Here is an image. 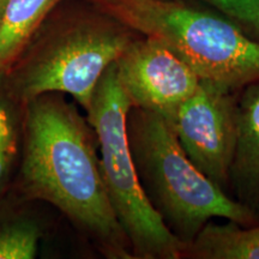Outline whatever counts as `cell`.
Listing matches in <instances>:
<instances>
[{"mask_svg":"<svg viewBox=\"0 0 259 259\" xmlns=\"http://www.w3.org/2000/svg\"><path fill=\"white\" fill-rule=\"evenodd\" d=\"M131 100L122 88L115 63L97 84L87 119L95 131L107 193L131 246L134 258L179 259L184 246L151 206L139 183L127 139Z\"/></svg>","mask_w":259,"mask_h":259,"instance_id":"cell-4","label":"cell"},{"mask_svg":"<svg viewBox=\"0 0 259 259\" xmlns=\"http://www.w3.org/2000/svg\"><path fill=\"white\" fill-rule=\"evenodd\" d=\"M24 103L0 78V196L8 186L12 170L22 153L24 124Z\"/></svg>","mask_w":259,"mask_h":259,"instance_id":"cell-11","label":"cell"},{"mask_svg":"<svg viewBox=\"0 0 259 259\" xmlns=\"http://www.w3.org/2000/svg\"><path fill=\"white\" fill-rule=\"evenodd\" d=\"M239 92L226 84L200 79L198 88L170 121L194 166L227 193L238 142Z\"/></svg>","mask_w":259,"mask_h":259,"instance_id":"cell-6","label":"cell"},{"mask_svg":"<svg viewBox=\"0 0 259 259\" xmlns=\"http://www.w3.org/2000/svg\"><path fill=\"white\" fill-rule=\"evenodd\" d=\"M101 14L151 37L200 79L241 90L259 80V40L226 16L178 0H88Z\"/></svg>","mask_w":259,"mask_h":259,"instance_id":"cell-3","label":"cell"},{"mask_svg":"<svg viewBox=\"0 0 259 259\" xmlns=\"http://www.w3.org/2000/svg\"><path fill=\"white\" fill-rule=\"evenodd\" d=\"M259 40V0H203Z\"/></svg>","mask_w":259,"mask_h":259,"instance_id":"cell-13","label":"cell"},{"mask_svg":"<svg viewBox=\"0 0 259 259\" xmlns=\"http://www.w3.org/2000/svg\"><path fill=\"white\" fill-rule=\"evenodd\" d=\"M126 127L142 189L184 248L213 219L257 225L247 209L194 166L166 119L132 106Z\"/></svg>","mask_w":259,"mask_h":259,"instance_id":"cell-2","label":"cell"},{"mask_svg":"<svg viewBox=\"0 0 259 259\" xmlns=\"http://www.w3.org/2000/svg\"><path fill=\"white\" fill-rule=\"evenodd\" d=\"M183 258L259 259V223L241 226L233 221H210L184 248Z\"/></svg>","mask_w":259,"mask_h":259,"instance_id":"cell-10","label":"cell"},{"mask_svg":"<svg viewBox=\"0 0 259 259\" xmlns=\"http://www.w3.org/2000/svg\"><path fill=\"white\" fill-rule=\"evenodd\" d=\"M41 236L34 220L0 206V259L35 258Z\"/></svg>","mask_w":259,"mask_h":259,"instance_id":"cell-12","label":"cell"},{"mask_svg":"<svg viewBox=\"0 0 259 259\" xmlns=\"http://www.w3.org/2000/svg\"><path fill=\"white\" fill-rule=\"evenodd\" d=\"M6 3H8V0H0V22H2L3 14H4Z\"/></svg>","mask_w":259,"mask_h":259,"instance_id":"cell-14","label":"cell"},{"mask_svg":"<svg viewBox=\"0 0 259 259\" xmlns=\"http://www.w3.org/2000/svg\"><path fill=\"white\" fill-rule=\"evenodd\" d=\"M134 40L131 29L103 14L80 19L25 51L4 78L24 105L42 94L61 93L87 112L103 73Z\"/></svg>","mask_w":259,"mask_h":259,"instance_id":"cell-5","label":"cell"},{"mask_svg":"<svg viewBox=\"0 0 259 259\" xmlns=\"http://www.w3.org/2000/svg\"><path fill=\"white\" fill-rule=\"evenodd\" d=\"M115 65L132 106L156 113L169 124L200 82L185 61L147 36L135 38Z\"/></svg>","mask_w":259,"mask_h":259,"instance_id":"cell-7","label":"cell"},{"mask_svg":"<svg viewBox=\"0 0 259 259\" xmlns=\"http://www.w3.org/2000/svg\"><path fill=\"white\" fill-rule=\"evenodd\" d=\"M60 0H8L0 22V78L14 66Z\"/></svg>","mask_w":259,"mask_h":259,"instance_id":"cell-9","label":"cell"},{"mask_svg":"<svg viewBox=\"0 0 259 259\" xmlns=\"http://www.w3.org/2000/svg\"><path fill=\"white\" fill-rule=\"evenodd\" d=\"M95 131L65 94L24 106L19 187L28 200L56 206L106 257L134 258L107 193Z\"/></svg>","mask_w":259,"mask_h":259,"instance_id":"cell-1","label":"cell"},{"mask_svg":"<svg viewBox=\"0 0 259 259\" xmlns=\"http://www.w3.org/2000/svg\"><path fill=\"white\" fill-rule=\"evenodd\" d=\"M238 142L229 171L228 193L259 223V80L238 94Z\"/></svg>","mask_w":259,"mask_h":259,"instance_id":"cell-8","label":"cell"}]
</instances>
